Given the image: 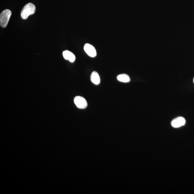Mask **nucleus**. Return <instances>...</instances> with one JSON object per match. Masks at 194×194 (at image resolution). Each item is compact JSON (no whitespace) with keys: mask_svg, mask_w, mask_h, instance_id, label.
Instances as JSON below:
<instances>
[{"mask_svg":"<svg viewBox=\"0 0 194 194\" xmlns=\"http://www.w3.org/2000/svg\"><path fill=\"white\" fill-rule=\"evenodd\" d=\"M117 79L120 82L127 83L129 82L130 79L129 76L126 74H122L117 76Z\"/></svg>","mask_w":194,"mask_h":194,"instance_id":"obj_8","label":"nucleus"},{"mask_svg":"<svg viewBox=\"0 0 194 194\" xmlns=\"http://www.w3.org/2000/svg\"><path fill=\"white\" fill-rule=\"evenodd\" d=\"M185 123V120L183 117H178L174 119L171 122V125L173 127L177 128L183 126Z\"/></svg>","mask_w":194,"mask_h":194,"instance_id":"obj_5","label":"nucleus"},{"mask_svg":"<svg viewBox=\"0 0 194 194\" xmlns=\"http://www.w3.org/2000/svg\"><path fill=\"white\" fill-rule=\"evenodd\" d=\"M12 14L11 11L9 9H6L2 11L0 15V24L1 27H6Z\"/></svg>","mask_w":194,"mask_h":194,"instance_id":"obj_2","label":"nucleus"},{"mask_svg":"<svg viewBox=\"0 0 194 194\" xmlns=\"http://www.w3.org/2000/svg\"><path fill=\"white\" fill-rule=\"evenodd\" d=\"M63 57L65 59L68 60L71 63L74 62L76 59V57L74 54L69 50H65L63 52Z\"/></svg>","mask_w":194,"mask_h":194,"instance_id":"obj_6","label":"nucleus"},{"mask_svg":"<svg viewBox=\"0 0 194 194\" xmlns=\"http://www.w3.org/2000/svg\"><path fill=\"white\" fill-rule=\"evenodd\" d=\"M74 102L76 106L79 109H85L87 106V101L84 97L81 96H77L75 97Z\"/></svg>","mask_w":194,"mask_h":194,"instance_id":"obj_3","label":"nucleus"},{"mask_svg":"<svg viewBox=\"0 0 194 194\" xmlns=\"http://www.w3.org/2000/svg\"><path fill=\"white\" fill-rule=\"evenodd\" d=\"M36 11V7L32 3H29L26 5L21 12V17L23 19H26L29 16L34 14Z\"/></svg>","mask_w":194,"mask_h":194,"instance_id":"obj_1","label":"nucleus"},{"mask_svg":"<svg viewBox=\"0 0 194 194\" xmlns=\"http://www.w3.org/2000/svg\"><path fill=\"white\" fill-rule=\"evenodd\" d=\"M90 79L91 82L95 85H98L100 84V76L97 72H93L91 75Z\"/></svg>","mask_w":194,"mask_h":194,"instance_id":"obj_7","label":"nucleus"},{"mask_svg":"<svg viewBox=\"0 0 194 194\" xmlns=\"http://www.w3.org/2000/svg\"><path fill=\"white\" fill-rule=\"evenodd\" d=\"M193 83H194V77L193 78Z\"/></svg>","mask_w":194,"mask_h":194,"instance_id":"obj_9","label":"nucleus"},{"mask_svg":"<svg viewBox=\"0 0 194 194\" xmlns=\"http://www.w3.org/2000/svg\"><path fill=\"white\" fill-rule=\"evenodd\" d=\"M84 50L86 53L91 57L94 58L97 56V52L94 47L89 43H86L84 45Z\"/></svg>","mask_w":194,"mask_h":194,"instance_id":"obj_4","label":"nucleus"}]
</instances>
